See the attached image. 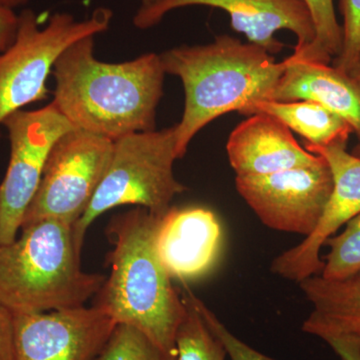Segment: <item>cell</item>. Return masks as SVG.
<instances>
[{"label":"cell","mask_w":360,"mask_h":360,"mask_svg":"<svg viewBox=\"0 0 360 360\" xmlns=\"http://www.w3.org/2000/svg\"><path fill=\"white\" fill-rule=\"evenodd\" d=\"M94 37L71 44L56 60L52 103L73 129L112 141L155 130L167 75L160 54L103 63L94 56Z\"/></svg>","instance_id":"6da1fadb"},{"label":"cell","mask_w":360,"mask_h":360,"mask_svg":"<svg viewBox=\"0 0 360 360\" xmlns=\"http://www.w3.org/2000/svg\"><path fill=\"white\" fill-rule=\"evenodd\" d=\"M160 56L165 73L181 80L186 96L181 120L174 125L179 160L208 123L232 111L250 116L255 104L269 101L286 68L262 47L226 34Z\"/></svg>","instance_id":"7a4b0ae2"},{"label":"cell","mask_w":360,"mask_h":360,"mask_svg":"<svg viewBox=\"0 0 360 360\" xmlns=\"http://www.w3.org/2000/svg\"><path fill=\"white\" fill-rule=\"evenodd\" d=\"M160 219L136 207L110 220L106 231L113 245L108 255L110 276L94 305L116 323L141 330L167 360H179L176 335L186 304L156 252Z\"/></svg>","instance_id":"3957f363"},{"label":"cell","mask_w":360,"mask_h":360,"mask_svg":"<svg viewBox=\"0 0 360 360\" xmlns=\"http://www.w3.org/2000/svg\"><path fill=\"white\" fill-rule=\"evenodd\" d=\"M0 245V305L16 314H41L84 307L106 277L82 269L73 225L46 219L21 229Z\"/></svg>","instance_id":"277c9868"},{"label":"cell","mask_w":360,"mask_h":360,"mask_svg":"<svg viewBox=\"0 0 360 360\" xmlns=\"http://www.w3.org/2000/svg\"><path fill=\"white\" fill-rule=\"evenodd\" d=\"M174 127L135 132L113 141L112 155L103 179L82 219L73 226L78 245H84L90 224L103 213L122 205L146 208L162 219L170 203L186 187L175 179Z\"/></svg>","instance_id":"5b68a950"},{"label":"cell","mask_w":360,"mask_h":360,"mask_svg":"<svg viewBox=\"0 0 360 360\" xmlns=\"http://www.w3.org/2000/svg\"><path fill=\"white\" fill-rule=\"evenodd\" d=\"M111 18L112 11L101 7L84 20L70 13H54L40 27L32 9L18 14L15 39L0 52V137L2 123L9 115L46 98L47 78L60 54L78 40L106 32Z\"/></svg>","instance_id":"8992f818"},{"label":"cell","mask_w":360,"mask_h":360,"mask_svg":"<svg viewBox=\"0 0 360 360\" xmlns=\"http://www.w3.org/2000/svg\"><path fill=\"white\" fill-rule=\"evenodd\" d=\"M112 150V141L84 130L73 129L61 136L49 153L21 229L46 219L75 226L96 194Z\"/></svg>","instance_id":"52a82bcc"},{"label":"cell","mask_w":360,"mask_h":360,"mask_svg":"<svg viewBox=\"0 0 360 360\" xmlns=\"http://www.w3.org/2000/svg\"><path fill=\"white\" fill-rule=\"evenodd\" d=\"M2 127L8 131L11 158L0 184V245L18 238L52 148L75 129L52 103L39 110L16 111Z\"/></svg>","instance_id":"ba28073f"},{"label":"cell","mask_w":360,"mask_h":360,"mask_svg":"<svg viewBox=\"0 0 360 360\" xmlns=\"http://www.w3.org/2000/svg\"><path fill=\"white\" fill-rule=\"evenodd\" d=\"M321 156V155H319ZM238 193L262 224L309 236L316 229L333 189L328 162L266 175L236 176Z\"/></svg>","instance_id":"9c48e42d"},{"label":"cell","mask_w":360,"mask_h":360,"mask_svg":"<svg viewBox=\"0 0 360 360\" xmlns=\"http://www.w3.org/2000/svg\"><path fill=\"white\" fill-rule=\"evenodd\" d=\"M14 360H94L116 326L96 307L13 314Z\"/></svg>","instance_id":"30bf717a"},{"label":"cell","mask_w":360,"mask_h":360,"mask_svg":"<svg viewBox=\"0 0 360 360\" xmlns=\"http://www.w3.org/2000/svg\"><path fill=\"white\" fill-rule=\"evenodd\" d=\"M195 6L224 11L233 30L272 56L284 49L276 37L281 30H288L297 39L293 53L307 49L314 39V23L302 0H160L153 6L139 7L134 25L139 30H148L158 25L170 11Z\"/></svg>","instance_id":"8fae6325"},{"label":"cell","mask_w":360,"mask_h":360,"mask_svg":"<svg viewBox=\"0 0 360 360\" xmlns=\"http://www.w3.org/2000/svg\"><path fill=\"white\" fill-rule=\"evenodd\" d=\"M347 148V144L324 148L304 144L307 151L328 162L333 174V193L316 229L302 243L274 258L272 274L298 283L319 276L324 266L322 246L341 226L360 214V158L348 153Z\"/></svg>","instance_id":"7c38bea8"},{"label":"cell","mask_w":360,"mask_h":360,"mask_svg":"<svg viewBox=\"0 0 360 360\" xmlns=\"http://www.w3.org/2000/svg\"><path fill=\"white\" fill-rule=\"evenodd\" d=\"M221 225L212 210L172 207L160 219L155 250L168 276L180 283L205 276L221 250Z\"/></svg>","instance_id":"4fadbf2b"},{"label":"cell","mask_w":360,"mask_h":360,"mask_svg":"<svg viewBox=\"0 0 360 360\" xmlns=\"http://www.w3.org/2000/svg\"><path fill=\"white\" fill-rule=\"evenodd\" d=\"M226 151L236 176L276 174L322 160L302 148L283 122L265 113H255L239 123L229 135Z\"/></svg>","instance_id":"5bb4252c"},{"label":"cell","mask_w":360,"mask_h":360,"mask_svg":"<svg viewBox=\"0 0 360 360\" xmlns=\"http://www.w3.org/2000/svg\"><path fill=\"white\" fill-rule=\"evenodd\" d=\"M285 70L269 101H310L345 118L360 141V84L331 63L284 59Z\"/></svg>","instance_id":"9a60e30c"},{"label":"cell","mask_w":360,"mask_h":360,"mask_svg":"<svg viewBox=\"0 0 360 360\" xmlns=\"http://www.w3.org/2000/svg\"><path fill=\"white\" fill-rule=\"evenodd\" d=\"M300 288L312 304L302 330L324 341L350 338L360 343V271L347 278L310 276Z\"/></svg>","instance_id":"2e32d148"},{"label":"cell","mask_w":360,"mask_h":360,"mask_svg":"<svg viewBox=\"0 0 360 360\" xmlns=\"http://www.w3.org/2000/svg\"><path fill=\"white\" fill-rule=\"evenodd\" d=\"M265 113L283 122L305 139V144L330 146L347 144L354 129L349 123L321 104L310 101H265L255 104L250 115Z\"/></svg>","instance_id":"e0dca14e"},{"label":"cell","mask_w":360,"mask_h":360,"mask_svg":"<svg viewBox=\"0 0 360 360\" xmlns=\"http://www.w3.org/2000/svg\"><path fill=\"white\" fill-rule=\"evenodd\" d=\"M177 290L186 304V315L176 335L179 360L226 359L224 345L213 335L194 304L193 291L184 281Z\"/></svg>","instance_id":"ac0fdd59"},{"label":"cell","mask_w":360,"mask_h":360,"mask_svg":"<svg viewBox=\"0 0 360 360\" xmlns=\"http://www.w3.org/2000/svg\"><path fill=\"white\" fill-rule=\"evenodd\" d=\"M309 9L314 26L315 37L307 49L292 53V60L331 63L342 51V26L336 18L333 0H302Z\"/></svg>","instance_id":"d6986e66"},{"label":"cell","mask_w":360,"mask_h":360,"mask_svg":"<svg viewBox=\"0 0 360 360\" xmlns=\"http://www.w3.org/2000/svg\"><path fill=\"white\" fill-rule=\"evenodd\" d=\"M329 251L322 260L319 276L326 279L347 278L360 271V214L345 224V231L326 240Z\"/></svg>","instance_id":"ffe728a7"},{"label":"cell","mask_w":360,"mask_h":360,"mask_svg":"<svg viewBox=\"0 0 360 360\" xmlns=\"http://www.w3.org/2000/svg\"><path fill=\"white\" fill-rule=\"evenodd\" d=\"M94 360H167V357L141 330L118 323Z\"/></svg>","instance_id":"44dd1931"},{"label":"cell","mask_w":360,"mask_h":360,"mask_svg":"<svg viewBox=\"0 0 360 360\" xmlns=\"http://www.w3.org/2000/svg\"><path fill=\"white\" fill-rule=\"evenodd\" d=\"M342 15L343 44L331 65L352 75L360 58V0H340Z\"/></svg>","instance_id":"7402d4cb"},{"label":"cell","mask_w":360,"mask_h":360,"mask_svg":"<svg viewBox=\"0 0 360 360\" xmlns=\"http://www.w3.org/2000/svg\"><path fill=\"white\" fill-rule=\"evenodd\" d=\"M193 300L201 316L203 317L208 328L212 331L213 335L217 336L220 342L224 345L227 357L231 360H276L270 359L266 355L260 354L257 350L253 349L250 345H246L243 340L236 338L233 333L229 330V328L219 321L212 310L201 302L200 298L196 297L193 292Z\"/></svg>","instance_id":"603a6c76"},{"label":"cell","mask_w":360,"mask_h":360,"mask_svg":"<svg viewBox=\"0 0 360 360\" xmlns=\"http://www.w3.org/2000/svg\"><path fill=\"white\" fill-rule=\"evenodd\" d=\"M0 360H14L13 314L0 305Z\"/></svg>","instance_id":"cb8c5ba5"},{"label":"cell","mask_w":360,"mask_h":360,"mask_svg":"<svg viewBox=\"0 0 360 360\" xmlns=\"http://www.w3.org/2000/svg\"><path fill=\"white\" fill-rule=\"evenodd\" d=\"M18 15L14 9L0 6V52L6 51L15 39Z\"/></svg>","instance_id":"d4e9b609"},{"label":"cell","mask_w":360,"mask_h":360,"mask_svg":"<svg viewBox=\"0 0 360 360\" xmlns=\"http://www.w3.org/2000/svg\"><path fill=\"white\" fill-rule=\"evenodd\" d=\"M342 360H360V343L350 338H336L326 340Z\"/></svg>","instance_id":"484cf974"},{"label":"cell","mask_w":360,"mask_h":360,"mask_svg":"<svg viewBox=\"0 0 360 360\" xmlns=\"http://www.w3.org/2000/svg\"><path fill=\"white\" fill-rule=\"evenodd\" d=\"M28 0H0V6L8 7L14 9L16 7L25 6Z\"/></svg>","instance_id":"4316f807"},{"label":"cell","mask_w":360,"mask_h":360,"mask_svg":"<svg viewBox=\"0 0 360 360\" xmlns=\"http://www.w3.org/2000/svg\"><path fill=\"white\" fill-rule=\"evenodd\" d=\"M352 75L360 84V58L359 59V61H357L356 66H355L354 71H352Z\"/></svg>","instance_id":"83f0119b"},{"label":"cell","mask_w":360,"mask_h":360,"mask_svg":"<svg viewBox=\"0 0 360 360\" xmlns=\"http://www.w3.org/2000/svg\"><path fill=\"white\" fill-rule=\"evenodd\" d=\"M160 1V0H141V7H148L153 6V4H156V2Z\"/></svg>","instance_id":"f1b7e54d"},{"label":"cell","mask_w":360,"mask_h":360,"mask_svg":"<svg viewBox=\"0 0 360 360\" xmlns=\"http://www.w3.org/2000/svg\"><path fill=\"white\" fill-rule=\"evenodd\" d=\"M350 153H352V155H354V156H356V158H360V141H359V143H357L356 146L352 148V150L350 151Z\"/></svg>","instance_id":"f546056e"}]
</instances>
